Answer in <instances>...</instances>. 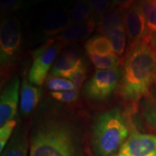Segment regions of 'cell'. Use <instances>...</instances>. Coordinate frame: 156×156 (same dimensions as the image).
<instances>
[{"label": "cell", "instance_id": "d6986e66", "mask_svg": "<svg viewBox=\"0 0 156 156\" xmlns=\"http://www.w3.org/2000/svg\"><path fill=\"white\" fill-rule=\"evenodd\" d=\"M71 23H83L92 17V11L89 0H78L69 12Z\"/></svg>", "mask_w": 156, "mask_h": 156}, {"label": "cell", "instance_id": "d4e9b609", "mask_svg": "<svg viewBox=\"0 0 156 156\" xmlns=\"http://www.w3.org/2000/svg\"><path fill=\"white\" fill-rule=\"evenodd\" d=\"M51 96L54 99L62 102H74L78 99V92L76 89L60 92H52Z\"/></svg>", "mask_w": 156, "mask_h": 156}, {"label": "cell", "instance_id": "8fae6325", "mask_svg": "<svg viewBox=\"0 0 156 156\" xmlns=\"http://www.w3.org/2000/svg\"><path fill=\"white\" fill-rule=\"evenodd\" d=\"M96 22L94 18L83 23H71L58 35L57 39L62 44H67L87 39L94 31Z\"/></svg>", "mask_w": 156, "mask_h": 156}, {"label": "cell", "instance_id": "7c38bea8", "mask_svg": "<svg viewBox=\"0 0 156 156\" xmlns=\"http://www.w3.org/2000/svg\"><path fill=\"white\" fill-rule=\"evenodd\" d=\"M71 24L69 13L62 10H56L46 14L42 21V30L44 33L51 37L61 33Z\"/></svg>", "mask_w": 156, "mask_h": 156}, {"label": "cell", "instance_id": "52a82bcc", "mask_svg": "<svg viewBox=\"0 0 156 156\" xmlns=\"http://www.w3.org/2000/svg\"><path fill=\"white\" fill-rule=\"evenodd\" d=\"M118 154L124 156H156V135L134 131Z\"/></svg>", "mask_w": 156, "mask_h": 156}, {"label": "cell", "instance_id": "f546056e", "mask_svg": "<svg viewBox=\"0 0 156 156\" xmlns=\"http://www.w3.org/2000/svg\"><path fill=\"white\" fill-rule=\"evenodd\" d=\"M154 1H156V0H154Z\"/></svg>", "mask_w": 156, "mask_h": 156}, {"label": "cell", "instance_id": "484cf974", "mask_svg": "<svg viewBox=\"0 0 156 156\" xmlns=\"http://www.w3.org/2000/svg\"><path fill=\"white\" fill-rule=\"evenodd\" d=\"M86 76H87V69H86L85 64H84L83 66H82L79 69H77L70 77L69 78V80L74 85L76 90L78 91V89L82 87V85L83 84L84 81L86 79Z\"/></svg>", "mask_w": 156, "mask_h": 156}, {"label": "cell", "instance_id": "ffe728a7", "mask_svg": "<svg viewBox=\"0 0 156 156\" xmlns=\"http://www.w3.org/2000/svg\"><path fill=\"white\" fill-rule=\"evenodd\" d=\"M88 56L96 69H112L120 68L122 62L120 56H118L115 53L107 56H98L88 53Z\"/></svg>", "mask_w": 156, "mask_h": 156}, {"label": "cell", "instance_id": "5b68a950", "mask_svg": "<svg viewBox=\"0 0 156 156\" xmlns=\"http://www.w3.org/2000/svg\"><path fill=\"white\" fill-rule=\"evenodd\" d=\"M122 77L120 68L112 69H96L85 84L84 95L96 101L107 100L118 89Z\"/></svg>", "mask_w": 156, "mask_h": 156}, {"label": "cell", "instance_id": "7a4b0ae2", "mask_svg": "<svg viewBox=\"0 0 156 156\" xmlns=\"http://www.w3.org/2000/svg\"><path fill=\"white\" fill-rule=\"evenodd\" d=\"M127 123L119 109H111L95 118L91 135L95 156H114L128 138Z\"/></svg>", "mask_w": 156, "mask_h": 156}, {"label": "cell", "instance_id": "4316f807", "mask_svg": "<svg viewBox=\"0 0 156 156\" xmlns=\"http://www.w3.org/2000/svg\"><path fill=\"white\" fill-rule=\"evenodd\" d=\"M23 0H0L1 11L10 13L17 11L22 6Z\"/></svg>", "mask_w": 156, "mask_h": 156}, {"label": "cell", "instance_id": "30bf717a", "mask_svg": "<svg viewBox=\"0 0 156 156\" xmlns=\"http://www.w3.org/2000/svg\"><path fill=\"white\" fill-rule=\"evenodd\" d=\"M83 65V61L78 56L76 52L68 51L55 62L50 70V76L69 79Z\"/></svg>", "mask_w": 156, "mask_h": 156}, {"label": "cell", "instance_id": "7402d4cb", "mask_svg": "<svg viewBox=\"0 0 156 156\" xmlns=\"http://www.w3.org/2000/svg\"><path fill=\"white\" fill-rule=\"evenodd\" d=\"M46 84H47V87L54 92H60V91H67V90L76 89L72 83L66 78L50 76L47 78Z\"/></svg>", "mask_w": 156, "mask_h": 156}, {"label": "cell", "instance_id": "603a6c76", "mask_svg": "<svg viewBox=\"0 0 156 156\" xmlns=\"http://www.w3.org/2000/svg\"><path fill=\"white\" fill-rule=\"evenodd\" d=\"M89 3L92 11V17L94 19H100L111 8L113 0H89Z\"/></svg>", "mask_w": 156, "mask_h": 156}, {"label": "cell", "instance_id": "9c48e42d", "mask_svg": "<svg viewBox=\"0 0 156 156\" xmlns=\"http://www.w3.org/2000/svg\"><path fill=\"white\" fill-rule=\"evenodd\" d=\"M20 80L16 76L5 86L0 97V125L13 120L16 115L19 99Z\"/></svg>", "mask_w": 156, "mask_h": 156}, {"label": "cell", "instance_id": "277c9868", "mask_svg": "<svg viewBox=\"0 0 156 156\" xmlns=\"http://www.w3.org/2000/svg\"><path fill=\"white\" fill-rule=\"evenodd\" d=\"M65 46L57 38L49 39L44 44L32 53V65L29 71L30 83L41 86L50 72L57 54Z\"/></svg>", "mask_w": 156, "mask_h": 156}, {"label": "cell", "instance_id": "6da1fadb", "mask_svg": "<svg viewBox=\"0 0 156 156\" xmlns=\"http://www.w3.org/2000/svg\"><path fill=\"white\" fill-rule=\"evenodd\" d=\"M156 85V48L145 39L128 47L118 94L136 108Z\"/></svg>", "mask_w": 156, "mask_h": 156}, {"label": "cell", "instance_id": "e0dca14e", "mask_svg": "<svg viewBox=\"0 0 156 156\" xmlns=\"http://www.w3.org/2000/svg\"><path fill=\"white\" fill-rule=\"evenodd\" d=\"M28 140L24 131H16L8 142L1 156H27L28 154Z\"/></svg>", "mask_w": 156, "mask_h": 156}, {"label": "cell", "instance_id": "ba28073f", "mask_svg": "<svg viewBox=\"0 0 156 156\" xmlns=\"http://www.w3.org/2000/svg\"><path fill=\"white\" fill-rule=\"evenodd\" d=\"M123 25L127 34L128 47L138 44L143 39L146 33V20L137 3L124 11Z\"/></svg>", "mask_w": 156, "mask_h": 156}, {"label": "cell", "instance_id": "2e32d148", "mask_svg": "<svg viewBox=\"0 0 156 156\" xmlns=\"http://www.w3.org/2000/svg\"><path fill=\"white\" fill-rule=\"evenodd\" d=\"M20 108L24 115H29L37 107L40 99V90L30 83L27 77L23 78L21 85Z\"/></svg>", "mask_w": 156, "mask_h": 156}, {"label": "cell", "instance_id": "cb8c5ba5", "mask_svg": "<svg viewBox=\"0 0 156 156\" xmlns=\"http://www.w3.org/2000/svg\"><path fill=\"white\" fill-rule=\"evenodd\" d=\"M16 125H17V122L15 120H11L5 123L3 126H1V129H0V151L1 153L8 144V141L11 138Z\"/></svg>", "mask_w": 156, "mask_h": 156}, {"label": "cell", "instance_id": "8992f818", "mask_svg": "<svg viewBox=\"0 0 156 156\" xmlns=\"http://www.w3.org/2000/svg\"><path fill=\"white\" fill-rule=\"evenodd\" d=\"M22 30L16 18H5L0 27V58L1 69L4 70L11 64L20 49Z\"/></svg>", "mask_w": 156, "mask_h": 156}, {"label": "cell", "instance_id": "83f0119b", "mask_svg": "<svg viewBox=\"0 0 156 156\" xmlns=\"http://www.w3.org/2000/svg\"><path fill=\"white\" fill-rule=\"evenodd\" d=\"M137 0H113L112 7L118 8L122 11H126L136 3Z\"/></svg>", "mask_w": 156, "mask_h": 156}, {"label": "cell", "instance_id": "9a60e30c", "mask_svg": "<svg viewBox=\"0 0 156 156\" xmlns=\"http://www.w3.org/2000/svg\"><path fill=\"white\" fill-rule=\"evenodd\" d=\"M123 11L111 7L106 13L101 17L97 23V31L102 36H105L123 27Z\"/></svg>", "mask_w": 156, "mask_h": 156}, {"label": "cell", "instance_id": "3957f363", "mask_svg": "<svg viewBox=\"0 0 156 156\" xmlns=\"http://www.w3.org/2000/svg\"><path fill=\"white\" fill-rule=\"evenodd\" d=\"M30 156H77L70 129L60 123L40 128L30 140Z\"/></svg>", "mask_w": 156, "mask_h": 156}, {"label": "cell", "instance_id": "44dd1931", "mask_svg": "<svg viewBox=\"0 0 156 156\" xmlns=\"http://www.w3.org/2000/svg\"><path fill=\"white\" fill-rule=\"evenodd\" d=\"M106 37L111 42L114 53L116 54L118 56H122L126 50V44H127V41H126L127 34L125 31L124 26L116 29L115 30L107 35Z\"/></svg>", "mask_w": 156, "mask_h": 156}, {"label": "cell", "instance_id": "ac0fdd59", "mask_svg": "<svg viewBox=\"0 0 156 156\" xmlns=\"http://www.w3.org/2000/svg\"><path fill=\"white\" fill-rule=\"evenodd\" d=\"M85 49L87 53L98 56H107L114 53L111 42L107 37L102 35L89 38L85 44Z\"/></svg>", "mask_w": 156, "mask_h": 156}, {"label": "cell", "instance_id": "f1b7e54d", "mask_svg": "<svg viewBox=\"0 0 156 156\" xmlns=\"http://www.w3.org/2000/svg\"><path fill=\"white\" fill-rule=\"evenodd\" d=\"M115 156H124V155H122V154H117Z\"/></svg>", "mask_w": 156, "mask_h": 156}, {"label": "cell", "instance_id": "4fadbf2b", "mask_svg": "<svg viewBox=\"0 0 156 156\" xmlns=\"http://www.w3.org/2000/svg\"><path fill=\"white\" fill-rule=\"evenodd\" d=\"M146 20V33L143 39L156 48V1L137 0Z\"/></svg>", "mask_w": 156, "mask_h": 156}, {"label": "cell", "instance_id": "5bb4252c", "mask_svg": "<svg viewBox=\"0 0 156 156\" xmlns=\"http://www.w3.org/2000/svg\"><path fill=\"white\" fill-rule=\"evenodd\" d=\"M140 110L146 126L156 133V85L140 102Z\"/></svg>", "mask_w": 156, "mask_h": 156}]
</instances>
